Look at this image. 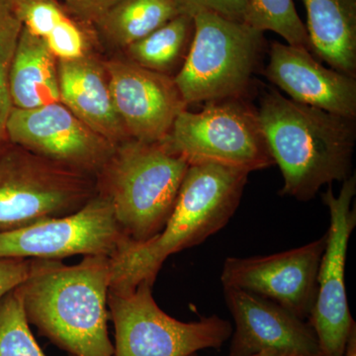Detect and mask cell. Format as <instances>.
I'll return each mask as SVG.
<instances>
[{"label":"cell","instance_id":"obj_7","mask_svg":"<svg viewBox=\"0 0 356 356\" xmlns=\"http://www.w3.org/2000/svg\"><path fill=\"white\" fill-rule=\"evenodd\" d=\"M163 142L189 165L216 163L248 173L275 165L250 98L204 103L198 112L184 110Z\"/></svg>","mask_w":356,"mask_h":356},{"label":"cell","instance_id":"obj_16","mask_svg":"<svg viewBox=\"0 0 356 356\" xmlns=\"http://www.w3.org/2000/svg\"><path fill=\"white\" fill-rule=\"evenodd\" d=\"M60 103L74 116L115 146L129 134L115 107L104 65L84 55L58 60Z\"/></svg>","mask_w":356,"mask_h":356},{"label":"cell","instance_id":"obj_25","mask_svg":"<svg viewBox=\"0 0 356 356\" xmlns=\"http://www.w3.org/2000/svg\"><path fill=\"white\" fill-rule=\"evenodd\" d=\"M44 40L58 60H76L86 55V39L83 30L67 14Z\"/></svg>","mask_w":356,"mask_h":356},{"label":"cell","instance_id":"obj_8","mask_svg":"<svg viewBox=\"0 0 356 356\" xmlns=\"http://www.w3.org/2000/svg\"><path fill=\"white\" fill-rule=\"evenodd\" d=\"M153 286L143 281L131 291L109 289L113 356H189L220 348L231 337L233 325L216 315L191 323L170 317L154 301Z\"/></svg>","mask_w":356,"mask_h":356},{"label":"cell","instance_id":"obj_4","mask_svg":"<svg viewBox=\"0 0 356 356\" xmlns=\"http://www.w3.org/2000/svg\"><path fill=\"white\" fill-rule=\"evenodd\" d=\"M189 166L163 140L129 139L117 145L96 184L128 245L149 242L163 231Z\"/></svg>","mask_w":356,"mask_h":356},{"label":"cell","instance_id":"obj_31","mask_svg":"<svg viewBox=\"0 0 356 356\" xmlns=\"http://www.w3.org/2000/svg\"><path fill=\"white\" fill-rule=\"evenodd\" d=\"M2 2L6 4L8 7H13L16 4L20 3V2L27 1V0H1Z\"/></svg>","mask_w":356,"mask_h":356},{"label":"cell","instance_id":"obj_30","mask_svg":"<svg viewBox=\"0 0 356 356\" xmlns=\"http://www.w3.org/2000/svg\"><path fill=\"white\" fill-rule=\"evenodd\" d=\"M189 356H197V355H196V353H194V355H191ZM252 356H286V355H283V353H278V351L266 350V351H262V353H257V355H252Z\"/></svg>","mask_w":356,"mask_h":356},{"label":"cell","instance_id":"obj_10","mask_svg":"<svg viewBox=\"0 0 356 356\" xmlns=\"http://www.w3.org/2000/svg\"><path fill=\"white\" fill-rule=\"evenodd\" d=\"M129 241L108 199L97 194L70 216L0 233V259H56L74 255L114 257Z\"/></svg>","mask_w":356,"mask_h":356},{"label":"cell","instance_id":"obj_20","mask_svg":"<svg viewBox=\"0 0 356 356\" xmlns=\"http://www.w3.org/2000/svg\"><path fill=\"white\" fill-rule=\"evenodd\" d=\"M193 17L179 14L147 37L125 49L129 60L159 74L175 79L184 67L192 41Z\"/></svg>","mask_w":356,"mask_h":356},{"label":"cell","instance_id":"obj_21","mask_svg":"<svg viewBox=\"0 0 356 356\" xmlns=\"http://www.w3.org/2000/svg\"><path fill=\"white\" fill-rule=\"evenodd\" d=\"M247 23L259 31L276 33L287 44L310 51L306 26L293 0H248Z\"/></svg>","mask_w":356,"mask_h":356},{"label":"cell","instance_id":"obj_17","mask_svg":"<svg viewBox=\"0 0 356 356\" xmlns=\"http://www.w3.org/2000/svg\"><path fill=\"white\" fill-rule=\"evenodd\" d=\"M310 53L356 79V0H301Z\"/></svg>","mask_w":356,"mask_h":356},{"label":"cell","instance_id":"obj_29","mask_svg":"<svg viewBox=\"0 0 356 356\" xmlns=\"http://www.w3.org/2000/svg\"><path fill=\"white\" fill-rule=\"evenodd\" d=\"M344 356H356V330L353 332L350 339H348Z\"/></svg>","mask_w":356,"mask_h":356},{"label":"cell","instance_id":"obj_19","mask_svg":"<svg viewBox=\"0 0 356 356\" xmlns=\"http://www.w3.org/2000/svg\"><path fill=\"white\" fill-rule=\"evenodd\" d=\"M179 14L173 0H121L95 26L107 43L125 50Z\"/></svg>","mask_w":356,"mask_h":356},{"label":"cell","instance_id":"obj_18","mask_svg":"<svg viewBox=\"0 0 356 356\" xmlns=\"http://www.w3.org/2000/svg\"><path fill=\"white\" fill-rule=\"evenodd\" d=\"M56 60L44 39L22 27L9 74L14 108L34 109L60 102Z\"/></svg>","mask_w":356,"mask_h":356},{"label":"cell","instance_id":"obj_27","mask_svg":"<svg viewBox=\"0 0 356 356\" xmlns=\"http://www.w3.org/2000/svg\"><path fill=\"white\" fill-rule=\"evenodd\" d=\"M65 8L77 20L95 25L121 0H63Z\"/></svg>","mask_w":356,"mask_h":356},{"label":"cell","instance_id":"obj_14","mask_svg":"<svg viewBox=\"0 0 356 356\" xmlns=\"http://www.w3.org/2000/svg\"><path fill=\"white\" fill-rule=\"evenodd\" d=\"M234 321L229 356H252L274 350L286 356H323L308 322L259 295L224 287Z\"/></svg>","mask_w":356,"mask_h":356},{"label":"cell","instance_id":"obj_9","mask_svg":"<svg viewBox=\"0 0 356 356\" xmlns=\"http://www.w3.org/2000/svg\"><path fill=\"white\" fill-rule=\"evenodd\" d=\"M356 194V177L343 182L339 195L332 187L323 194L330 213L327 243L318 273V292L308 323L317 336L323 356H344L348 339L356 330L346 296V252L356 226L355 208H351Z\"/></svg>","mask_w":356,"mask_h":356},{"label":"cell","instance_id":"obj_3","mask_svg":"<svg viewBox=\"0 0 356 356\" xmlns=\"http://www.w3.org/2000/svg\"><path fill=\"white\" fill-rule=\"evenodd\" d=\"M250 173L216 163L189 166L165 228L140 245H126L111 262L109 289L131 291L154 283L170 255L195 247L224 228L234 216Z\"/></svg>","mask_w":356,"mask_h":356},{"label":"cell","instance_id":"obj_22","mask_svg":"<svg viewBox=\"0 0 356 356\" xmlns=\"http://www.w3.org/2000/svg\"><path fill=\"white\" fill-rule=\"evenodd\" d=\"M0 356H46L33 336L18 287L0 299Z\"/></svg>","mask_w":356,"mask_h":356},{"label":"cell","instance_id":"obj_11","mask_svg":"<svg viewBox=\"0 0 356 356\" xmlns=\"http://www.w3.org/2000/svg\"><path fill=\"white\" fill-rule=\"evenodd\" d=\"M8 142L70 170L97 177L116 146L91 130L60 102L34 109L13 108Z\"/></svg>","mask_w":356,"mask_h":356},{"label":"cell","instance_id":"obj_24","mask_svg":"<svg viewBox=\"0 0 356 356\" xmlns=\"http://www.w3.org/2000/svg\"><path fill=\"white\" fill-rule=\"evenodd\" d=\"M11 10L23 27L42 39L46 38L67 14L58 0H27L11 7Z\"/></svg>","mask_w":356,"mask_h":356},{"label":"cell","instance_id":"obj_5","mask_svg":"<svg viewBox=\"0 0 356 356\" xmlns=\"http://www.w3.org/2000/svg\"><path fill=\"white\" fill-rule=\"evenodd\" d=\"M195 31L175 83L187 107L229 98H250L268 51L264 33L216 14L193 16Z\"/></svg>","mask_w":356,"mask_h":356},{"label":"cell","instance_id":"obj_15","mask_svg":"<svg viewBox=\"0 0 356 356\" xmlns=\"http://www.w3.org/2000/svg\"><path fill=\"white\" fill-rule=\"evenodd\" d=\"M264 76L293 102L356 119V79L327 69L302 47L274 41Z\"/></svg>","mask_w":356,"mask_h":356},{"label":"cell","instance_id":"obj_2","mask_svg":"<svg viewBox=\"0 0 356 356\" xmlns=\"http://www.w3.org/2000/svg\"><path fill=\"white\" fill-rule=\"evenodd\" d=\"M257 109L284 180L281 195L309 201L325 185L353 175L356 119L293 102L276 88L264 92Z\"/></svg>","mask_w":356,"mask_h":356},{"label":"cell","instance_id":"obj_26","mask_svg":"<svg viewBox=\"0 0 356 356\" xmlns=\"http://www.w3.org/2000/svg\"><path fill=\"white\" fill-rule=\"evenodd\" d=\"M180 14L193 17L199 13L216 14L236 22L247 23L248 0H173Z\"/></svg>","mask_w":356,"mask_h":356},{"label":"cell","instance_id":"obj_12","mask_svg":"<svg viewBox=\"0 0 356 356\" xmlns=\"http://www.w3.org/2000/svg\"><path fill=\"white\" fill-rule=\"evenodd\" d=\"M327 236L301 248L266 257H228L222 286L254 293L308 320L318 292V273Z\"/></svg>","mask_w":356,"mask_h":356},{"label":"cell","instance_id":"obj_23","mask_svg":"<svg viewBox=\"0 0 356 356\" xmlns=\"http://www.w3.org/2000/svg\"><path fill=\"white\" fill-rule=\"evenodd\" d=\"M22 27L10 7L0 0V147L7 140L6 124L13 108L9 74Z\"/></svg>","mask_w":356,"mask_h":356},{"label":"cell","instance_id":"obj_6","mask_svg":"<svg viewBox=\"0 0 356 356\" xmlns=\"http://www.w3.org/2000/svg\"><path fill=\"white\" fill-rule=\"evenodd\" d=\"M96 177L6 140L0 147V233L70 216L97 195Z\"/></svg>","mask_w":356,"mask_h":356},{"label":"cell","instance_id":"obj_28","mask_svg":"<svg viewBox=\"0 0 356 356\" xmlns=\"http://www.w3.org/2000/svg\"><path fill=\"white\" fill-rule=\"evenodd\" d=\"M31 262L32 259H0V299L27 280Z\"/></svg>","mask_w":356,"mask_h":356},{"label":"cell","instance_id":"obj_13","mask_svg":"<svg viewBox=\"0 0 356 356\" xmlns=\"http://www.w3.org/2000/svg\"><path fill=\"white\" fill-rule=\"evenodd\" d=\"M117 112L131 139L161 142L180 112L188 108L172 77L115 60L104 65Z\"/></svg>","mask_w":356,"mask_h":356},{"label":"cell","instance_id":"obj_1","mask_svg":"<svg viewBox=\"0 0 356 356\" xmlns=\"http://www.w3.org/2000/svg\"><path fill=\"white\" fill-rule=\"evenodd\" d=\"M110 280L107 255H86L74 266L32 259L27 280L18 286L28 322L70 356H113Z\"/></svg>","mask_w":356,"mask_h":356}]
</instances>
